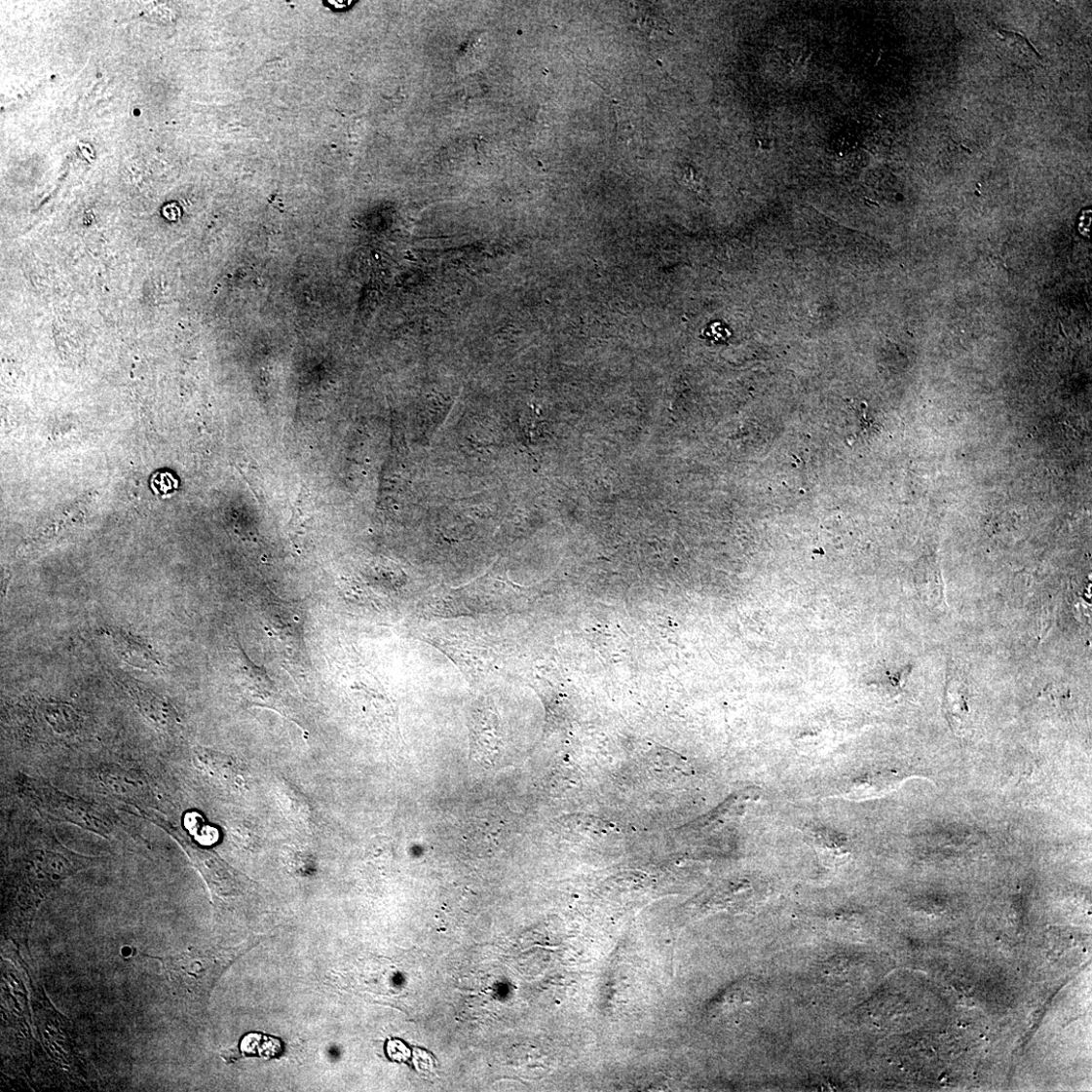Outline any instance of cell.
Returning <instances> with one entry per match:
<instances>
[{
  "mask_svg": "<svg viewBox=\"0 0 1092 1092\" xmlns=\"http://www.w3.org/2000/svg\"><path fill=\"white\" fill-rule=\"evenodd\" d=\"M101 781L115 794H118L117 796L126 798V801L141 802L149 794L143 782L128 776L126 772L119 768L116 771L110 770Z\"/></svg>",
  "mask_w": 1092,
  "mask_h": 1092,
  "instance_id": "obj_8",
  "label": "cell"
},
{
  "mask_svg": "<svg viewBox=\"0 0 1092 1092\" xmlns=\"http://www.w3.org/2000/svg\"><path fill=\"white\" fill-rule=\"evenodd\" d=\"M191 857L212 891L222 896L235 891L234 872L219 858L195 849L192 850Z\"/></svg>",
  "mask_w": 1092,
  "mask_h": 1092,
  "instance_id": "obj_6",
  "label": "cell"
},
{
  "mask_svg": "<svg viewBox=\"0 0 1092 1092\" xmlns=\"http://www.w3.org/2000/svg\"><path fill=\"white\" fill-rule=\"evenodd\" d=\"M808 842L812 846L819 860L829 867L845 863L850 853L846 835L822 825H810L805 830Z\"/></svg>",
  "mask_w": 1092,
  "mask_h": 1092,
  "instance_id": "obj_4",
  "label": "cell"
},
{
  "mask_svg": "<svg viewBox=\"0 0 1092 1092\" xmlns=\"http://www.w3.org/2000/svg\"><path fill=\"white\" fill-rule=\"evenodd\" d=\"M114 642L119 654L124 656V659L127 661H129L131 656L132 655V652H134L135 662L140 663L141 668H145V665H149L151 664V662H157V660L152 657L151 653L142 649L143 647L141 645L138 644L136 649L134 650L137 643L134 641H131V639L127 638L125 635H115Z\"/></svg>",
  "mask_w": 1092,
  "mask_h": 1092,
  "instance_id": "obj_9",
  "label": "cell"
},
{
  "mask_svg": "<svg viewBox=\"0 0 1092 1092\" xmlns=\"http://www.w3.org/2000/svg\"><path fill=\"white\" fill-rule=\"evenodd\" d=\"M240 949L196 948L179 955L157 957L168 980L181 996L207 999L216 982L240 955Z\"/></svg>",
  "mask_w": 1092,
  "mask_h": 1092,
  "instance_id": "obj_2",
  "label": "cell"
},
{
  "mask_svg": "<svg viewBox=\"0 0 1092 1092\" xmlns=\"http://www.w3.org/2000/svg\"><path fill=\"white\" fill-rule=\"evenodd\" d=\"M184 823L186 829L190 830L194 836H198V841L203 845H211L219 839L218 831L206 825L204 818L196 812L186 815Z\"/></svg>",
  "mask_w": 1092,
  "mask_h": 1092,
  "instance_id": "obj_10",
  "label": "cell"
},
{
  "mask_svg": "<svg viewBox=\"0 0 1092 1092\" xmlns=\"http://www.w3.org/2000/svg\"><path fill=\"white\" fill-rule=\"evenodd\" d=\"M125 687L141 713L158 729L169 732L174 728V711L166 700L135 682L125 683Z\"/></svg>",
  "mask_w": 1092,
  "mask_h": 1092,
  "instance_id": "obj_5",
  "label": "cell"
},
{
  "mask_svg": "<svg viewBox=\"0 0 1092 1092\" xmlns=\"http://www.w3.org/2000/svg\"><path fill=\"white\" fill-rule=\"evenodd\" d=\"M21 791L39 810L52 817L103 837L110 836L114 831L112 820L100 808L71 797L44 781L24 779Z\"/></svg>",
  "mask_w": 1092,
  "mask_h": 1092,
  "instance_id": "obj_3",
  "label": "cell"
},
{
  "mask_svg": "<svg viewBox=\"0 0 1092 1092\" xmlns=\"http://www.w3.org/2000/svg\"><path fill=\"white\" fill-rule=\"evenodd\" d=\"M196 764L208 777L217 782L235 786L240 777L236 762L225 754L208 749H195Z\"/></svg>",
  "mask_w": 1092,
  "mask_h": 1092,
  "instance_id": "obj_7",
  "label": "cell"
},
{
  "mask_svg": "<svg viewBox=\"0 0 1092 1092\" xmlns=\"http://www.w3.org/2000/svg\"><path fill=\"white\" fill-rule=\"evenodd\" d=\"M28 844L15 870L17 900L24 909L36 910L66 879L95 862L66 848L55 836L37 837Z\"/></svg>",
  "mask_w": 1092,
  "mask_h": 1092,
  "instance_id": "obj_1",
  "label": "cell"
}]
</instances>
